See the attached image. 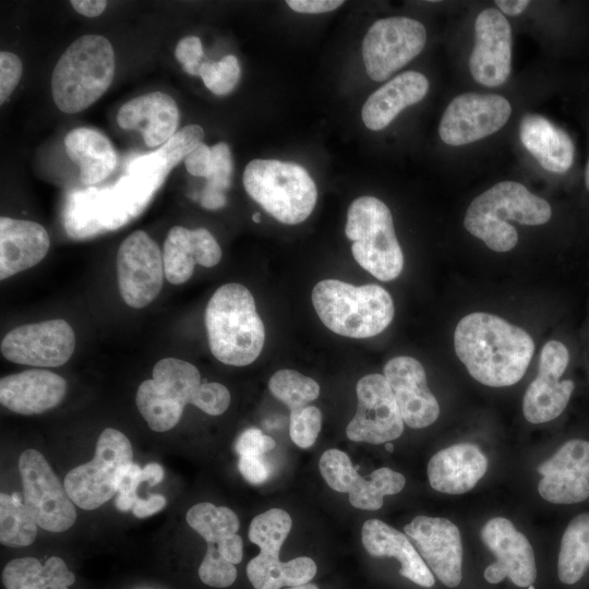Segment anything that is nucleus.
Here are the masks:
<instances>
[{"mask_svg":"<svg viewBox=\"0 0 589 589\" xmlns=\"http://www.w3.org/2000/svg\"><path fill=\"white\" fill-rule=\"evenodd\" d=\"M454 348L476 381L491 387H505L522 378L534 352V342L524 328L500 316L472 312L458 322Z\"/></svg>","mask_w":589,"mask_h":589,"instance_id":"1","label":"nucleus"},{"mask_svg":"<svg viewBox=\"0 0 589 589\" xmlns=\"http://www.w3.org/2000/svg\"><path fill=\"white\" fill-rule=\"evenodd\" d=\"M205 326L212 353L225 364L248 365L263 349L265 327L252 293L241 284H225L213 293Z\"/></svg>","mask_w":589,"mask_h":589,"instance_id":"2","label":"nucleus"},{"mask_svg":"<svg viewBox=\"0 0 589 589\" xmlns=\"http://www.w3.org/2000/svg\"><path fill=\"white\" fill-rule=\"evenodd\" d=\"M552 211L542 197L516 181H501L472 200L464 218L465 229L496 252H507L518 233L507 220L528 226L548 223Z\"/></svg>","mask_w":589,"mask_h":589,"instance_id":"3","label":"nucleus"},{"mask_svg":"<svg viewBox=\"0 0 589 589\" xmlns=\"http://www.w3.org/2000/svg\"><path fill=\"white\" fill-rule=\"evenodd\" d=\"M311 298L322 323L350 338L378 335L392 323L395 313L390 294L376 284L353 286L324 279L314 286Z\"/></svg>","mask_w":589,"mask_h":589,"instance_id":"4","label":"nucleus"},{"mask_svg":"<svg viewBox=\"0 0 589 589\" xmlns=\"http://www.w3.org/2000/svg\"><path fill=\"white\" fill-rule=\"evenodd\" d=\"M115 51L100 35L75 39L61 55L51 75L56 106L65 113H76L98 100L115 75Z\"/></svg>","mask_w":589,"mask_h":589,"instance_id":"5","label":"nucleus"},{"mask_svg":"<svg viewBox=\"0 0 589 589\" xmlns=\"http://www.w3.org/2000/svg\"><path fill=\"white\" fill-rule=\"evenodd\" d=\"M247 193L283 224L297 225L313 212L316 185L302 166L276 159H253L242 177Z\"/></svg>","mask_w":589,"mask_h":589,"instance_id":"6","label":"nucleus"},{"mask_svg":"<svg viewBox=\"0 0 589 589\" xmlns=\"http://www.w3.org/2000/svg\"><path fill=\"white\" fill-rule=\"evenodd\" d=\"M346 236L352 241L356 262L372 276L390 281L404 267L393 217L387 205L374 196H360L349 206Z\"/></svg>","mask_w":589,"mask_h":589,"instance_id":"7","label":"nucleus"},{"mask_svg":"<svg viewBox=\"0 0 589 589\" xmlns=\"http://www.w3.org/2000/svg\"><path fill=\"white\" fill-rule=\"evenodd\" d=\"M132 461L133 448L127 435L106 428L98 436L93 459L70 470L64 488L77 507L96 509L118 493L119 478Z\"/></svg>","mask_w":589,"mask_h":589,"instance_id":"8","label":"nucleus"},{"mask_svg":"<svg viewBox=\"0 0 589 589\" xmlns=\"http://www.w3.org/2000/svg\"><path fill=\"white\" fill-rule=\"evenodd\" d=\"M152 375L140 384L135 402L153 431L166 432L178 424L185 405L192 404L201 375L192 363L177 358L159 360Z\"/></svg>","mask_w":589,"mask_h":589,"instance_id":"9","label":"nucleus"},{"mask_svg":"<svg viewBox=\"0 0 589 589\" xmlns=\"http://www.w3.org/2000/svg\"><path fill=\"white\" fill-rule=\"evenodd\" d=\"M19 471L24 505L37 526L50 532L70 529L76 520L75 504L43 454L23 450Z\"/></svg>","mask_w":589,"mask_h":589,"instance_id":"10","label":"nucleus"},{"mask_svg":"<svg viewBox=\"0 0 589 589\" xmlns=\"http://www.w3.org/2000/svg\"><path fill=\"white\" fill-rule=\"evenodd\" d=\"M426 32L422 23L405 16L375 21L362 41L368 75L376 82L387 80L424 48Z\"/></svg>","mask_w":589,"mask_h":589,"instance_id":"11","label":"nucleus"},{"mask_svg":"<svg viewBox=\"0 0 589 589\" xmlns=\"http://www.w3.org/2000/svg\"><path fill=\"white\" fill-rule=\"evenodd\" d=\"M165 277L158 244L143 230L129 235L117 253V279L123 301L142 309L159 294Z\"/></svg>","mask_w":589,"mask_h":589,"instance_id":"12","label":"nucleus"},{"mask_svg":"<svg viewBox=\"0 0 589 589\" xmlns=\"http://www.w3.org/2000/svg\"><path fill=\"white\" fill-rule=\"evenodd\" d=\"M510 113L509 101L501 95L464 93L446 107L438 135L450 146L470 144L502 129Z\"/></svg>","mask_w":589,"mask_h":589,"instance_id":"13","label":"nucleus"},{"mask_svg":"<svg viewBox=\"0 0 589 589\" xmlns=\"http://www.w3.org/2000/svg\"><path fill=\"white\" fill-rule=\"evenodd\" d=\"M357 411L346 428V435L353 442L383 444L398 438L404 421L392 388L382 374L361 377L356 386Z\"/></svg>","mask_w":589,"mask_h":589,"instance_id":"14","label":"nucleus"},{"mask_svg":"<svg viewBox=\"0 0 589 589\" xmlns=\"http://www.w3.org/2000/svg\"><path fill=\"white\" fill-rule=\"evenodd\" d=\"M2 356L17 364L53 368L69 361L75 335L62 318L25 324L11 329L1 340Z\"/></svg>","mask_w":589,"mask_h":589,"instance_id":"15","label":"nucleus"},{"mask_svg":"<svg viewBox=\"0 0 589 589\" xmlns=\"http://www.w3.org/2000/svg\"><path fill=\"white\" fill-rule=\"evenodd\" d=\"M569 362L566 346L548 341L540 353L538 375L529 384L522 399V412L530 423H544L557 418L566 408L575 388L572 380L561 381Z\"/></svg>","mask_w":589,"mask_h":589,"instance_id":"16","label":"nucleus"},{"mask_svg":"<svg viewBox=\"0 0 589 589\" xmlns=\"http://www.w3.org/2000/svg\"><path fill=\"white\" fill-rule=\"evenodd\" d=\"M469 70L473 80L486 87L501 86L510 74L512 28L495 8L484 9L477 15Z\"/></svg>","mask_w":589,"mask_h":589,"instance_id":"17","label":"nucleus"},{"mask_svg":"<svg viewBox=\"0 0 589 589\" xmlns=\"http://www.w3.org/2000/svg\"><path fill=\"white\" fill-rule=\"evenodd\" d=\"M417 551L442 584L457 587L462 579V544L457 526L446 518L417 516L404 527Z\"/></svg>","mask_w":589,"mask_h":589,"instance_id":"18","label":"nucleus"},{"mask_svg":"<svg viewBox=\"0 0 589 589\" xmlns=\"http://www.w3.org/2000/svg\"><path fill=\"white\" fill-rule=\"evenodd\" d=\"M483 543L495 555V562L484 570L490 584L508 577L518 587H529L537 577L532 546L513 522L503 517L490 519L481 530Z\"/></svg>","mask_w":589,"mask_h":589,"instance_id":"19","label":"nucleus"},{"mask_svg":"<svg viewBox=\"0 0 589 589\" xmlns=\"http://www.w3.org/2000/svg\"><path fill=\"white\" fill-rule=\"evenodd\" d=\"M538 491L553 504H576L589 497V442L570 440L538 467Z\"/></svg>","mask_w":589,"mask_h":589,"instance_id":"20","label":"nucleus"},{"mask_svg":"<svg viewBox=\"0 0 589 589\" xmlns=\"http://www.w3.org/2000/svg\"><path fill=\"white\" fill-rule=\"evenodd\" d=\"M386 377L405 424L422 429L434 423L440 406L428 387L422 364L412 357L398 356L384 366Z\"/></svg>","mask_w":589,"mask_h":589,"instance_id":"21","label":"nucleus"},{"mask_svg":"<svg viewBox=\"0 0 589 589\" xmlns=\"http://www.w3.org/2000/svg\"><path fill=\"white\" fill-rule=\"evenodd\" d=\"M67 381L48 370H26L0 380V402L24 416L44 413L63 399Z\"/></svg>","mask_w":589,"mask_h":589,"instance_id":"22","label":"nucleus"},{"mask_svg":"<svg viewBox=\"0 0 589 589\" xmlns=\"http://www.w3.org/2000/svg\"><path fill=\"white\" fill-rule=\"evenodd\" d=\"M221 259V249L205 228L172 227L163 250L165 277L172 285L188 281L196 264L213 267Z\"/></svg>","mask_w":589,"mask_h":589,"instance_id":"23","label":"nucleus"},{"mask_svg":"<svg viewBox=\"0 0 589 589\" xmlns=\"http://www.w3.org/2000/svg\"><path fill=\"white\" fill-rule=\"evenodd\" d=\"M117 122L124 130H137L147 146H158L177 132L179 109L170 95L152 92L123 104Z\"/></svg>","mask_w":589,"mask_h":589,"instance_id":"24","label":"nucleus"},{"mask_svg":"<svg viewBox=\"0 0 589 589\" xmlns=\"http://www.w3.org/2000/svg\"><path fill=\"white\" fill-rule=\"evenodd\" d=\"M488 459L478 446L459 443L432 456L428 464L430 485L441 493L462 494L484 476Z\"/></svg>","mask_w":589,"mask_h":589,"instance_id":"25","label":"nucleus"},{"mask_svg":"<svg viewBox=\"0 0 589 589\" xmlns=\"http://www.w3.org/2000/svg\"><path fill=\"white\" fill-rule=\"evenodd\" d=\"M50 240L38 223L2 216L0 218V279L28 269L48 253Z\"/></svg>","mask_w":589,"mask_h":589,"instance_id":"26","label":"nucleus"},{"mask_svg":"<svg viewBox=\"0 0 589 589\" xmlns=\"http://www.w3.org/2000/svg\"><path fill=\"white\" fill-rule=\"evenodd\" d=\"M361 541L366 552L374 557H395L400 563L399 573L412 582L431 588L435 580L407 534L380 519L363 522Z\"/></svg>","mask_w":589,"mask_h":589,"instance_id":"27","label":"nucleus"},{"mask_svg":"<svg viewBox=\"0 0 589 589\" xmlns=\"http://www.w3.org/2000/svg\"><path fill=\"white\" fill-rule=\"evenodd\" d=\"M428 89L429 81L420 72L407 71L394 76L364 103L363 123L373 131L386 128L401 110L422 100Z\"/></svg>","mask_w":589,"mask_h":589,"instance_id":"28","label":"nucleus"},{"mask_svg":"<svg viewBox=\"0 0 589 589\" xmlns=\"http://www.w3.org/2000/svg\"><path fill=\"white\" fill-rule=\"evenodd\" d=\"M525 148L541 167L554 173L566 172L574 163L575 146L569 135L541 115H525L519 125Z\"/></svg>","mask_w":589,"mask_h":589,"instance_id":"29","label":"nucleus"},{"mask_svg":"<svg viewBox=\"0 0 589 589\" xmlns=\"http://www.w3.org/2000/svg\"><path fill=\"white\" fill-rule=\"evenodd\" d=\"M64 148L69 158L79 166L80 179L86 185L109 177L118 164L111 142L95 129H73L64 137Z\"/></svg>","mask_w":589,"mask_h":589,"instance_id":"30","label":"nucleus"},{"mask_svg":"<svg viewBox=\"0 0 589 589\" xmlns=\"http://www.w3.org/2000/svg\"><path fill=\"white\" fill-rule=\"evenodd\" d=\"M74 581V574L58 556L49 557L44 565L31 556L14 558L2 572L5 589H69Z\"/></svg>","mask_w":589,"mask_h":589,"instance_id":"31","label":"nucleus"},{"mask_svg":"<svg viewBox=\"0 0 589 589\" xmlns=\"http://www.w3.org/2000/svg\"><path fill=\"white\" fill-rule=\"evenodd\" d=\"M317 570L315 562L299 556L281 562L279 556L260 552L247 566V576L254 589H280L310 582Z\"/></svg>","mask_w":589,"mask_h":589,"instance_id":"32","label":"nucleus"},{"mask_svg":"<svg viewBox=\"0 0 589 589\" xmlns=\"http://www.w3.org/2000/svg\"><path fill=\"white\" fill-rule=\"evenodd\" d=\"M589 567V513L575 516L567 525L557 558L558 579L576 584Z\"/></svg>","mask_w":589,"mask_h":589,"instance_id":"33","label":"nucleus"},{"mask_svg":"<svg viewBox=\"0 0 589 589\" xmlns=\"http://www.w3.org/2000/svg\"><path fill=\"white\" fill-rule=\"evenodd\" d=\"M185 519L206 543L213 544L236 534L240 527L239 518L232 509L207 502L193 505Z\"/></svg>","mask_w":589,"mask_h":589,"instance_id":"34","label":"nucleus"},{"mask_svg":"<svg viewBox=\"0 0 589 589\" xmlns=\"http://www.w3.org/2000/svg\"><path fill=\"white\" fill-rule=\"evenodd\" d=\"M15 495L0 494V542L9 548H23L36 539L37 524Z\"/></svg>","mask_w":589,"mask_h":589,"instance_id":"35","label":"nucleus"},{"mask_svg":"<svg viewBox=\"0 0 589 589\" xmlns=\"http://www.w3.org/2000/svg\"><path fill=\"white\" fill-rule=\"evenodd\" d=\"M405 484L406 479L400 472L382 467L360 478L349 493V502L359 509L376 510L383 506L384 496L399 493Z\"/></svg>","mask_w":589,"mask_h":589,"instance_id":"36","label":"nucleus"},{"mask_svg":"<svg viewBox=\"0 0 589 589\" xmlns=\"http://www.w3.org/2000/svg\"><path fill=\"white\" fill-rule=\"evenodd\" d=\"M271 393L291 411L309 406L320 395V385L296 370H278L268 382Z\"/></svg>","mask_w":589,"mask_h":589,"instance_id":"37","label":"nucleus"},{"mask_svg":"<svg viewBox=\"0 0 589 589\" xmlns=\"http://www.w3.org/2000/svg\"><path fill=\"white\" fill-rule=\"evenodd\" d=\"M292 527L290 515L280 508H271L255 516L249 527V539L260 552L277 555Z\"/></svg>","mask_w":589,"mask_h":589,"instance_id":"38","label":"nucleus"},{"mask_svg":"<svg viewBox=\"0 0 589 589\" xmlns=\"http://www.w3.org/2000/svg\"><path fill=\"white\" fill-rule=\"evenodd\" d=\"M318 468L329 488L340 493L349 494L361 478L348 455L336 448L323 453Z\"/></svg>","mask_w":589,"mask_h":589,"instance_id":"39","label":"nucleus"},{"mask_svg":"<svg viewBox=\"0 0 589 589\" xmlns=\"http://www.w3.org/2000/svg\"><path fill=\"white\" fill-rule=\"evenodd\" d=\"M199 75L212 93L227 95L240 80V63L233 55H227L216 62L203 61Z\"/></svg>","mask_w":589,"mask_h":589,"instance_id":"40","label":"nucleus"},{"mask_svg":"<svg viewBox=\"0 0 589 589\" xmlns=\"http://www.w3.org/2000/svg\"><path fill=\"white\" fill-rule=\"evenodd\" d=\"M204 131L199 124H189L177 131L156 155L164 164L167 172L184 159L191 152L203 143Z\"/></svg>","mask_w":589,"mask_h":589,"instance_id":"41","label":"nucleus"},{"mask_svg":"<svg viewBox=\"0 0 589 589\" xmlns=\"http://www.w3.org/2000/svg\"><path fill=\"white\" fill-rule=\"evenodd\" d=\"M199 577L209 587L226 588L235 582L237 568L235 564L220 555L216 544L207 543L205 555L199 567Z\"/></svg>","mask_w":589,"mask_h":589,"instance_id":"42","label":"nucleus"},{"mask_svg":"<svg viewBox=\"0 0 589 589\" xmlns=\"http://www.w3.org/2000/svg\"><path fill=\"white\" fill-rule=\"evenodd\" d=\"M321 428L322 413L317 407L309 405L290 412V438L300 448L312 446Z\"/></svg>","mask_w":589,"mask_h":589,"instance_id":"43","label":"nucleus"},{"mask_svg":"<svg viewBox=\"0 0 589 589\" xmlns=\"http://www.w3.org/2000/svg\"><path fill=\"white\" fill-rule=\"evenodd\" d=\"M211 170L205 189L224 193L231 184L233 164L230 148L220 142L211 147Z\"/></svg>","mask_w":589,"mask_h":589,"instance_id":"44","label":"nucleus"},{"mask_svg":"<svg viewBox=\"0 0 589 589\" xmlns=\"http://www.w3.org/2000/svg\"><path fill=\"white\" fill-rule=\"evenodd\" d=\"M230 400V392L225 385L205 382L196 390L191 405L209 416H219L228 409Z\"/></svg>","mask_w":589,"mask_h":589,"instance_id":"45","label":"nucleus"},{"mask_svg":"<svg viewBox=\"0 0 589 589\" xmlns=\"http://www.w3.org/2000/svg\"><path fill=\"white\" fill-rule=\"evenodd\" d=\"M23 72L21 59L13 52H0V104H3L19 84Z\"/></svg>","mask_w":589,"mask_h":589,"instance_id":"46","label":"nucleus"},{"mask_svg":"<svg viewBox=\"0 0 589 589\" xmlns=\"http://www.w3.org/2000/svg\"><path fill=\"white\" fill-rule=\"evenodd\" d=\"M276 442L260 429L249 428L236 440L235 449L239 456H262L274 449Z\"/></svg>","mask_w":589,"mask_h":589,"instance_id":"47","label":"nucleus"},{"mask_svg":"<svg viewBox=\"0 0 589 589\" xmlns=\"http://www.w3.org/2000/svg\"><path fill=\"white\" fill-rule=\"evenodd\" d=\"M175 56L187 73L199 75L204 58L202 43L199 37L187 36L180 39Z\"/></svg>","mask_w":589,"mask_h":589,"instance_id":"48","label":"nucleus"},{"mask_svg":"<svg viewBox=\"0 0 589 589\" xmlns=\"http://www.w3.org/2000/svg\"><path fill=\"white\" fill-rule=\"evenodd\" d=\"M238 468L241 476L251 484L259 485L268 480L269 465L262 456H240Z\"/></svg>","mask_w":589,"mask_h":589,"instance_id":"49","label":"nucleus"},{"mask_svg":"<svg viewBox=\"0 0 589 589\" xmlns=\"http://www.w3.org/2000/svg\"><path fill=\"white\" fill-rule=\"evenodd\" d=\"M211 147L202 143L184 158V165L190 175L207 178L211 170Z\"/></svg>","mask_w":589,"mask_h":589,"instance_id":"50","label":"nucleus"},{"mask_svg":"<svg viewBox=\"0 0 589 589\" xmlns=\"http://www.w3.org/2000/svg\"><path fill=\"white\" fill-rule=\"evenodd\" d=\"M286 3L299 13H324L339 8L341 0H287Z\"/></svg>","mask_w":589,"mask_h":589,"instance_id":"51","label":"nucleus"},{"mask_svg":"<svg viewBox=\"0 0 589 589\" xmlns=\"http://www.w3.org/2000/svg\"><path fill=\"white\" fill-rule=\"evenodd\" d=\"M142 482V468L136 464H132L121 473L119 478L118 493L136 494V489Z\"/></svg>","mask_w":589,"mask_h":589,"instance_id":"52","label":"nucleus"},{"mask_svg":"<svg viewBox=\"0 0 589 589\" xmlns=\"http://www.w3.org/2000/svg\"><path fill=\"white\" fill-rule=\"evenodd\" d=\"M220 555L232 564H239L243 556V543L239 534L230 536L216 544Z\"/></svg>","mask_w":589,"mask_h":589,"instance_id":"53","label":"nucleus"},{"mask_svg":"<svg viewBox=\"0 0 589 589\" xmlns=\"http://www.w3.org/2000/svg\"><path fill=\"white\" fill-rule=\"evenodd\" d=\"M166 506V498L161 494H152L148 498H140L136 501L132 512L137 518H146L158 512Z\"/></svg>","mask_w":589,"mask_h":589,"instance_id":"54","label":"nucleus"},{"mask_svg":"<svg viewBox=\"0 0 589 589\" xmlns=\"http://www.w3.org/2000/svg\"><path fill=\"white\" fill-rule=\"evenodd\" d=\"M70 3L77 13L87 17L100 15L107 5L104 0H72Z\"/></svg>","mask_w":589,"mask_h":589,"instance_id":"55","label":"nucleus"},{"mask_svg":"<svg viewBox=\"0 0 589 589\" xmlns=\"http://www.w3.org/2000/svg\"><path fill=\"white\" fill-rule=\"evenodd\" d=\"M225 193L212 190H203L201 205L211 211L219 209L226 205Z\"/></svg>","mask_w":589,"mask_h":589,"instance_id":"56","label":"nucleus"},{"mask_svg":"<svg viewBox=\"0 0 589 589\" xmlns=\"http://www.w3.org/2000/svg\"><path fill=\"white\" fill-rule=\"evenodd\" d=\"M530 1L527 0H497L495 1L496 7L503 14L507 15H518L522 13Z\"/></svg>","mask_w":589,"mask_h":589,"instance_id":"57","label":"nucleus"},{"mask_svg":"<svg viewBox=\"0 0 589 589\" xmlns=\"http://www.w3.org/2000/svg\"><path fill=\"white\" fill-rule=\"evenodd\" d=\"M164 478V469L157 462H149L142 468L143 482L146 481L151 486H154L161 482Z\"/></svg>","mask_w":589,"mask_h":589,"instance_id":"58","label":"nucleus"},{"mask_svg":"<svg viewBox=\"0 0 589 589\" xmlns=\"http://www.w3.org/2000/svg\"><path fill=\"white\" fill-rule=\"evenodd\" d=\"M139 500L136 494H120L116 497V507L120 512H128L133 509L136 501Z\"/></svg>","mask_w":589,"mask_h":589,"instance_id":"59","label":"nucleus"},{"mask_svg":"<svg viewBox=\"0 0 589 589\" xmlns=\"http://www.w3.org/2000/svg\"><path fill=\"white\" fill-rule=\"evenodd\" d=\"M290 589H318V587L314 584H305V585H300V586H296V587H291Z\"/></svg>","mask_w":589,"mask_h":589,"instance_id":"60","label":"nucleus"},{"mask_svg":"<svg viewBox=\"0 0 589 589\" xmlns=\"http://www.w3.org/2000/svg\"><path fill=\"white\" fill-rule=\"evenodd\" d=\"M585 183H586L587 189L589 190V159H588L586 170H585Z\"/></svg>","mask_w":589,"mask_h":589,"instance_id":"61","label":"nucleus"},{"mask_svg":"<svg viewBox=\"0 0 589 589\" xmlns=\"http://www.w3.org/2000/svg\"><path fill=\"white\" fill-rule=\"evenodd\" d=\"M252 220H253L254 223L259 224V223L261 221V215H260V213H254V214L252 215Z\"/></svg>","mask_w":589,"mask_h":589,"instance_id":"62","label":"nucleus"},{"mask_svg":"<svg viewBox=\"0 0 589 589\" xmlns=\"http://www.w3.org/2000/svg\"><path fill=\"white\" fill-rule=\"evenodd\" d=\"M385 449L387 452L392 453L393 449H394V445L390 442H388V443L385 444Z\"/></svg>","mask_w":589,"mask_h":589,"instance_id":"63","label":"nucleus"},{"mask_svg":"<svg viewBox=\"0 0 589 589\" xmlns=\"http://www.w3.org/2000/svg\"><path fill=\"white\" fill-rule=\"evenodd\" d=\"M528 589H534L533 585H530V586L528 587Z\"/></svg>","mask_w":589,"mask_h":589,"instance_id":"64","label":"nucleus"}]
</instances>
